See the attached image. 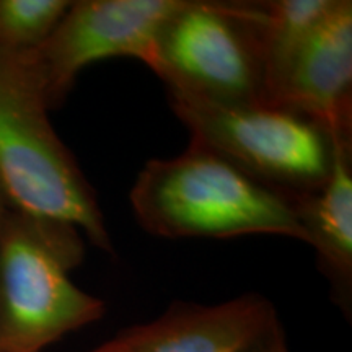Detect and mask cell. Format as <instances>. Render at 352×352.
Segmentation results:
<instances>
[{
  "label": "cell",
  "mask_w": 352,
  "mask_h": 352,
  "mask_svg": "<svg viewBox=\"0 0 352 352\" xmlns=\"http://www.w3.org/2000/svg\"><path fill=\"white\" fill-rule=\"evenodd\" d=\"M69 0H0V50H39L70 7Z\"/></svg>",
  "instance_id": "cell-11"
},
{
  "label": "cell",
  "mask_w": 352,
  "mask_h": 352,
  "mask_svg": "<svg viewBox=\"0 0 352 352\" xmlns=\"http://www.w3.org/2000/svg\"><path fill=\"white\" fill-rule=\"evenodd\" d=\"M51 109L33 52L0 50V191L10 208L70 223L113 254L95 188L52 127Z\"/></svg>",
  "instance_id": "cell-2"
},
{
  "label": "cell",
  "mask_w": 352,
  "mask_h": 352,
  "mask_svg": "<svg viewBox=\"0 0 352 352\" xmlns=\"http://www.w3.org/2000/svg\"><path fill=\"white\" fill-rule=\"evenodd\" d=\"M139 226L162 239L279 235L307 243L297 196L253 178L199 140L148 160L131 189Z\"/></svg>",
  "instance_id": "cell-1"
},
{
  "label": "cell",
  "mask_w": 352,
  "mask_h": 352,
  "mask_svg": "<svg viewBox=\"0 0 352 352\" xmlns=\"http://www.w3.org/2000/svg\"><path fill=\"white\" fill-rule=\"evenodd\" d=\"M297 210L327 276L334 302L351 310L352 298V138L336 142L328 182L320 191L297 196Z\"/></svg>",
  "instance_id": "cell-9"
},
{
  "label": "cell",
  "mask_w": 352,
  "mask_h": 352,
  "mask_svg": "<svg viewBox=\"0 0 352 352\" xmlns=\"http://www.w3.org/2000/svg\"><path fill=\"white\" fill-rule=\"evenodd\" d=\"M338 0H274L266 2L263 34L264 104L274 107L297 57Z\"/></svg>",
  "instance_id": "cell-10"
},
{
  "label": "cell",
  "mask_w": 352,
  "mask_h": 352,
  "mask_svg": "<svg viewBox=\"0 0 352 352\" xmlns=\"http://www.w3.org/2000/svg\"><path fill=\"white\" fill-rule=\"evenodd\" d=\"M83 258L78 228L8 206L0 220V352H43L103 318L104 302L70 277Z\"/></svg>",
  "instance_id": "cell-3"
},
{
  "label": "cell",
  "mask_w": 352,
  "mask_h": 352,
  "mask_svg": "<svg viewBox=\"0 0 352 352\" xmlns=\"http://www.w3.org/2000/svg\"><path fill=\"white\" fill-rule=\"evenodd\" d=\"M7 209H8V202L6 199V196H3V192L0 191V220H2L3 214H6Z\"/></svg>",
  "instance_id": "cell-13"
},
{
  "label": "cell",
  "mask_w": 352,
  "mask_h": 352,
  "mask_svg": "<svg viewBox=\"0 0 352 352\" xmlns=\"http://www.w3.org/2000/svg\"><path fill=\"white\" fill-rule=\"evenodd\" d=\"M279 320L266 297L217 305L175 302L158 318L122 329L90 352H246Z\"/></svg>",
  "instance_id": "cell-7"
},
{
  "label": "cell",
  "mask_w": 352,
  "mask_h": 352,
  "mask_svg": "<svg viewBox=\"0 0 352 352\" xmlns=\"http://www.w3.org/2000/svg\"><path fill=\"white\" fill-rule=\"evenodd\" d=\"M246 352H290L280 321H277L274 327L270 329V333L264 334L261 340Z\"/></svg>",
  "instance_id": "cell-12"
},
{
  "label": "cell",
  "mask_w": 352,
  "mask_h": 352,
  "mask_svg": "<svg viewBox=\"0 0 352 352\" xmlns=\"http://www.w3.org/2000/svg\"><path fill=\"white\" fill-rule=\"evenodd\" d=\"M184 0H78L51 38L33 51L52 109L67 98L82 69L113 57L151 65L158 33Z\"/></svg>",
  "instance_id": "cell-6"
},
{
  "label": "cell",
  "mask_w": 352,
  "mask_h": 352,
  "mask_svg": "<svg viewBox=\"0 0 352 352\" xmlns=\"http://www.w3.org/2000/svg\"><path fill=\"white\" fill-rule=\"evenodd\" d=\"M266 2L184 0L158 33L148 69L166 91L222 104L264 103Z\"/></svg>",
  "instance_id": "cell-4"
},
{
  "label": "cell",
  "mask_w": 352,
  "mask_h": 352,
  "mask_svg": "<svg viewBox=\"0 0 352 352\" xmlns=\"http://www.w3.org/2000/svg\"><path fill=\"white\" fill-rule=\"evenodd\" d=\"M274 107L310 118L333 135H352L351 0H338L308 39Z\"/></svg>",
  "instance_id": "cell-8"
},
{
  "label": "cell",
  "mask_w": 352,
  "mask_h": 352,
  "mask_svg": "<svg viewBox=\"0 0 352 352\" xmlns=\"http://www.w3.org/2000/svg\"><path fill=\"white\" fill-rule=\"evenodd\" d=\"M175 116L199 140L259 182L292 196L320 191L336 142L310 118L272 104H222L166 91Z\"/></svg>",
  "instance_id": "cell-5"
}]
</instances>
